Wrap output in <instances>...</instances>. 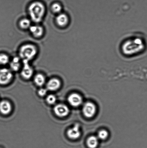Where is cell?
<instances>
[{
  "mask_svg": "<svg viewBox=\"0 0 147 148\" xmlns=\"http://www.w3.org/2000/svg\"><path fill=\"white\" fill-rule=\"evenodd\" d=\"M28 12L33 21L36 23H40L44 17L45 7L42 3L39 1H35L30 5Z\"/></svg>",
  "mask_w": 147,
  "mask_h": 148,
  "instance_id": "6da1fadb",
  "label": "cell"
},
{
  "mask_svg": "<svg viewBox=\"0 0 147 148\" xmlns=\"http://www.w3.org/2000/svg\"><path fill=\"white\" fill-rule=\"evenodd\" d=\"M125 45L123 46V51L127 54H132L138 53L142 50L144 47L143 41L140 38H135L128 40L125 42Z\"/></svg>",
  "mask_w": 147,
  "mask_h": 148,
  "instance_id": "7a4b0ae2",
  "label": "cell"
},
{
  "mask_svg": "<svg viewBox=\"0 0 147 148\" xmlns=\"http://www.w3.org/2000/svg\"><path fill=\"white\" fill-rule=\"evenodd\" d=\"M37 53V50L35 46L31 44H26L20 48L19 56L23 61L29 62L35 57Z\"/></svg>",
  "mask_w": 147,
  "mask_h": 148,
  "instance_id": "3957f363",
  "label": "cell"
},
{
  "mask_svg": "<svg viewBox=\"0 0 147 148\" xmlns=\"http://www.w3.org/2000/svg\"><path fill=\"white\" fill-rule=\"evenodd\" d=\"M96 107L93 103L87 102L83 106V112L85 116L87 118H91L96 114Z\"/></svg>",
  "mask_w": 147,
  "mask_h": 148,
  "instance_id": "277c9868",
  "label": "cell"
},
{
  "mask_svg": "<svg viewBox=\"0 0 147 148\" xmlns=\"http://www.w3.org/2000/svg\"><path fill=\"white\" fill-rule=\"evenodd\" d=\"M12 78V73L9 69L5 68L0 69V85H7L11 82Z\"/></svg>",
  "mask_w": 147,
  "mask_h": 148,
  "instance_id": "5b68a950",
  "label": "cell"
},
{
  "mask_svg": "<svg viewBox=\"0 0 147 148\" xmlns=\"http://www.w3.org/2000/svg\"><path fill=\"white\" fill-rule=\"evenodd\" d=\"M53 110L56 115L60 117L67 116L70 112L68 107L65 104H59L56 105Z\"/></svg>",
  "mask_w": 147,
  "mask_h": 148,
  "instance_id": "8992f818",
  "label": "cell"
},
{
  "mask_svg": "<svg viewBox=\"0 0 147 148\" xmlns=\"http://www.w3.org/2000/svg\"><path fill=\"white\" fill-rule=\"evenodd\" d=\"M68 101L72 106L77 107L82 105L83 103V98L80 94L73 93L69 95L68 97Z\"/></svg>",
  "mask_w": 147,
  "mask_h": 148,
  "instance_id": "52a82bcc",
  "label": "cell"
},
{
  "mask_svg": "<svg viewBox=\"0 0 147 148\" xmlns=\"http://www.w3.org/2000/svg\"><path fill=\"white\" fill-rule=\"evenodd\" d=\"M23 66L21 72V76L24 79H28L32 77L34 71L33 68L26 61H23Z\"/></svg>",
  "mask_w": 147,
  "mask_h": 148,
  "instance_id": "ba28073f",
  "label": "cell"
},
{
  "mask_svg": "<svg viewBox=\"0 0 147 148\" xmlns=\"http://www.w3.org/2000/svg\"><path fill=\"white\" fill-rule=\"evenodd\" d=\"M80 125L78 124H75L73 127L69 129L67 132L68 137L72 140H76L81 135Z\"/></svg>",
  "mask_w": 147,
  "mask_h": 148,
  "instance_id": "9c48e42d",
  "label": "cell"
},
{
  "mask_svg": "<svg viewBox=\"0 0 147 148\" xmlns=\"http://www.w3.org/2000/svg\"><path fill=\"white\" fill-rule=\"evenodd\" d=\"M61 86L60 80L53 78L48 81L47 84V89L50 91H55L58 90Z\"/></svg>",
  "mask_w": 147,
  "mask_h": 148,
  "instance_id": "30bf717a",
  "label": "cell"
},
{
  "mask_svg": "<svg viewBox=\"0 0 147 148\" xmlns=\"http://www.w3.org/2000/svg\"><path fill=\"white\" fill-rule=\"evenodd\" d=\"M12 110L11 103L7 101H1L0 102V112L4 115H7L11 112Z\"/></svg>",
  "mask_w": 147,
  "mask_h": 148,
  "instance_id": "8fae6325",
  "label": "cell"
},
{
  "mask_svg": "<svg viewBox=\"0 0 147 148\" xmlns=\"http://www.w3.org/2000/svg\"><path fill=\"white\" fill-rule=\"evenodd\" d=\"M29 29L33 36L39 38L43 36L44 29L40 26L33 25L30 26Z\"/></svg>",
  "mask_w": 147,
  "mask_h": 148,
  "instance_id": "7c38bea8",
  "label": "cell"
},
{
  "mask_svg": "<svg viewBox=\"0 0 147 148\" xmlns=\"http://www.w3.org/2000/svg\"><path fill=\"white\" fill-rule=\"evenodd\" d=\"M56 21L59 26L64 27L67 25L69 22V18L65 14H59L56 18Z\"/></svg>",
  "mask_w": 147,
  "mask_h": 148,
  "instance_id": "4fadbf2b",
  "label": "cell"
},
{
  "mask_svg": "<svg viewBox=\"0 0 147 148\" xmlns=\"http://www.w3.org/2000/svg\"><path fill=\"white\" fill-rule=\"evenodd\" d=\"M99 140L96 136H91L89 137L86 142L87 147L89 148H96L98 145Z\"/></svg>",
  "mask_w": 147,
  "mask_h": 148,
  "instance_id": "5bb4252c",
  "label": "cell"
},
{
  "mask_svg": "<svg viewBox=\"0 0 147 148\" xmlns=\"http://www.w3.org/2000/svg\"><path fill=\"white\" fill-rule=\"evenodd\" d=\"M10 68L14 71H17L21 67L20 58L15 57L13 59L10 63Z\"/></svg>",
  "mask_w": 147,
  "mask_h": 148,
  "instance_id": "9a60e30c",
  "label": "cell"
},
{
  "mask_svg": "<svg viewBox=\"0 0 147 148\" xmlns=\"http://www.w3.org/2000/svg\"><path fill=\"white\" fill-rule=\"evenodd\" d=\"M34 81L37 86H42L45 83V78L44 75L41 74H38L34 77Z\"/></svg>",
  "mask_w": 147,
  "mask_h": 148,
  "instance_id": "2e32d148",
  "label": "cell"
},
{
  "mask_svg": "<svg viewBox=\"0 0 147 148\" xmlns=\"http://www.w3.org/2000/svg\"><path fill=\"white\" fill-rule=\"evenodd\" d=\"M31 21L28 19L24 18L20 21V25L21 28L26 29L30 28L31 26Z\"/></svg>",
  "mask_w": 147,
  "mask_h": 148,
  "instance_id": "e0dca14e",
  "label": "cell"
},
{
  "mask_svg": "<svg viewBox=\"0 0 147 148\" xmlns=\"http://www.w3.org/2000/svg\"><path fill=\"white\" fill-rule=\"evenodd\" d=\"M109 133L106 130H102L98 133L97 137L99 140H106L108 137Z\"/></svg>",
  "mask_w": 147,
  "mask_h": 148,
  "instance_id": "ac0fdd59",
  "label": "cell"
},
{
  "mask_svg": "<svg viewBox=\"0 0 147 148\" xmlns=\"http://www.w3.org/2000/svg\"><path fill=\"white\" fill-rule=\"evenodd\" d=\"M57 98H56L55 95H53V94H50L46 98V101L47 103L50 104V105H53L55 103Z\"/></svg>",
  "mask_w": 147,
  "mask_h": 148,
  "instance_id": "d6986e66",
  "label": "cell"
},
{
  "mask_svg": "<svg viewBox=\"0 0 147 148\" xmlns=\"http://www.w3.org/2000/svg\"><path fill=\"white\" fill-rule=\"evenodd\" d=\"M9 62V58L7 55L4 54L0 55V64L6 65Z\"/></svg>",
  "mask_w": 147,
  "mask_h": 148,
  "instance_id": "ffe728a7",
  "label": "cell"
},
{
  "mask_svg": "<svg viewBox=\"0 0 147 148\" xmlns=\"http://www.w3.org/2000/svg\"><path fill=\"white\" fill-rule=\"evenodd\" d=\"M51 9L53 12L55 13H59L62 10V6L58 3H54L52 5Z\"/></svg>",
  "mask_w": 147,
  "mask_h": 148,
  "instance_id": "44dd1931",
  "label": "cell"
},
{
  "mask_svg": "<svg viewBox=\"0 0 147 148\" xmlns=\"http://www.w3.org/2000/svg\"><path fill=\"white\" fill-rule=\"evenodd\" d=\"M47 90L44 88H40L38 91L39 95L40 97H44L47 94Z\"/></svg>",
  "mask_w": 147,
  "mask_h": 148,
  "instance_id": "7402d4cb",
  "label": "cell"
}]
</instances>
